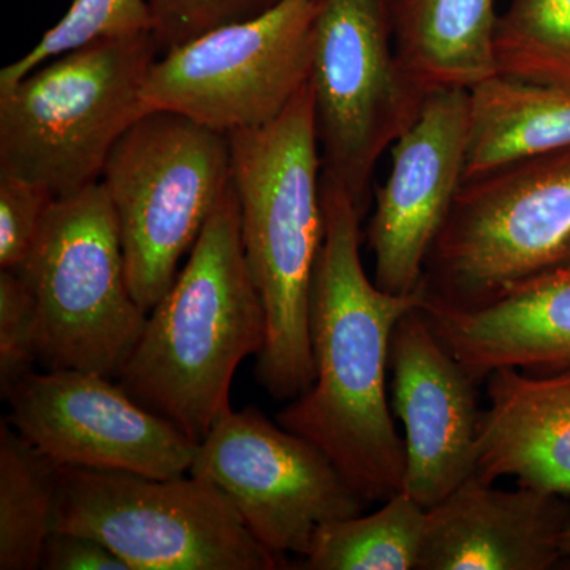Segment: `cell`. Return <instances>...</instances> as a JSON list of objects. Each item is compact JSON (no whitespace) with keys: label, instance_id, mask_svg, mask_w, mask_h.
Returning <instances> with one entry per match:
<instances>
[{"label":"cell","instance_id":"obj_1","mask_svg":"<svg viewBox=\"0 0 570 570\" xmlns=\"http://www.w3.org/2000/svg\"><path fill=\"white\" fill-rule=\"evenodd\" d=\"M325 235L309 296L314 382L277 423L324 450L367 504L403 490L404 439L389 406L390 346L397 322L423 291L396 295L370 279L360 257L362 213L346 187L322 171Z\"/></svg>","mask_w":570,"mask_h":570},{"label":"cell","instance_id":"obj_2","mask_svg":"<svg viewBox=\"0 0 570 570\" xmlns=\"http://www.w3.org/2000/svg\"><path fill=\"white\" fill-rule=\"evenodd\" d=\"M228 141L246 262L266 313L255 376L269 396L292 401L316 374L309 296L325 235L309 82L275 121L228 134Z\"/></svg>","mask_w":570,"mask_h":570},{"label":"cell","instance_id":"obj_3","mask_svg":"<svg viewBox=\"0 0 570 570\" xmlns=\"http://www.w3.org/2000/svg\"><path fill=\"white\" fill-rule=\"evenodd\" d=\"M265 341V306L247 266L230 183L118 377L138 403L200 442L232 409L239 363L261 354Z\"/></svg>","mask_w":570,"mask_h":570},{"label":"cell","instance_id":"obj_4","mask_svg":"<svg viewBox=\"0 0 570 570\" xmlns=\"http://www.w3.org/2000/svg\"><path fill=\"white\" fill-rule=\"evenodd\" d=\"M159 56L154 32L100 40L0 91V175L55 198L99 183L115 142L146 115L142 86Z\"/></svg>","mask_w":570,"mask_h":570},{"label":"cell","instance_id":"obj_5","mask_svg":"<svg viewBox=\"0 0 570 570\" xmlns=\"http://www.w3.org/2000/svg\"><path fill=\"white\" fill-rule=\"evenodd\" d=\"M14 269L36 305L41 365L118 376L148 314L130 291L102 183L55 198L28 257Z\"/></svg>","mask_w":570,"mask_h":570},{"label":"cell","instance_id":"obj_6","mask_svg":"<svg viewBox=\"0 0 570 570\" xmlns=\"http://www.w3.org/2000/svg\"><path fill=\"white\" fill-rule=\"evenodd\" d=\"M100 183L118 223L130 291L149 314L232 183L228 135L179 112L148 111L115 142Z\"/></svg>","mask_w":570,"mask_h":570},{"label":"cell","instance_id":"obj_7","mask_svg":"<svg viewBox=\"0 0 570 570\" xmlns=\"http://www.w3.org/2000/svg\"><path fill=\"white\" fill-rule=\"evenodd\" d=\"M52 531L99 540L129 570H275L227 498L197 475L59 468Z\"/></svg>","mask_w":570,"mask_h":570},{"label":"cell","instance_id":"obj_8","mask_svg":"<svg viewBox=\"0 0 570 570\" xmlns=\"http://www.w3.org/2000/svg\"><path fill=\"white\" fill-rule=\"evenodd\" d=\"M568 266L570 148L464 181L428 255L422 291L444 305L478 306Z\"/></svg>","mask_w":570,"mask_h":570},{"label":"cell","instance_id":"obj_9","mask_svg":"<svg viewBox=\"0 0 570 570\" xmlns=\"http://www.w3.org/2000/svg\"><path fill=\"white\" fill-rule=\"evenodd\" d=\"M307 82L322 171L346 187L363 216L377 160L428 97L397 62L390 0H321Z\"/></svg>","mask_w":570,"mask_h":570},{"label":"cell","instance_id":"obj_10","mask_svg":"<svg viewBox=\"0 0 570 570\" xmlns=\"http://www.w3.org/2000/svg\"><path fill=\"white\" fill-rule=\"evenodd\" d=\"M321 0H277L159 56L142 86L145 111H174L220 134L275 121L309 80Z\"/></svg>","mask_w":570,"mask_h":570},{"label":"cell","instance_id":"obj_11","mask_svg":"<svg viewBox=\"0 0 570 570\" xmlns=\"http://www.w3.org/2000/svg\"><path fill=\"white\" fill-rule=\"evenodd\" d=\"M189 472L213 483L279 557L305 558L324 524L358 515L367 504L324 450L253 407L217 419Z\"/></svg>","mask_w":570,"mask_h":570},{"label":"cell","instance_id":"obj_12","mask_svg":"<svg viewBox=\"0 0 570 570\" xmlns=\"http://www.w3.org/2000/svg\"><path fill=\"white\" fill-rule=\"evenodd\" d=\"M3 400L10 425L59 468L153 479L178 478L193 468L198 442L104 374L32 371Z\"/></svg>","mask_w":570,"mask_h":570},{"label":"cell","instance_id":"obj_13","mask_svg":"<svg viewBox=\"0 0 570 570\" xmlns=\"http://www.w3.org/2000/svg\"><path fill=\"white\" fill-rule=\"evenodd\" d=\"M469 104L466 89L428 94L419 118L393 142L392 171L367 227L382 291L407 295L422 287L428 255L464 183Z\"/></svg>","mask_w":570,"mask_h":570},{"label":"cell","instance_id":"obj_14","mask_svg":"<svg viewBox=\"0 0 570 570\" xmlns=\"http://www.w3.org/2000/svg\"><path fill=\"white\" fill-rule=\"evenodd\" d=\"M390 367L406 449L401 491L430 509L475 474L480 379L439 340L422 306L397 322Z\"/></svg>","mask_w":570,"mask_h":570},{"label":"cell","instance_id":"obj_15","mask_svg":"<svg viewBox=\"0 0 570 570\" xmlns=\"http://www.w3.org/2000/svg\"><path fill=\"white\" fill-rule=\"evenodd\" d=\"M564 497L494 489L478 474L426 509L419 570H547L561 558Z\"/></svg>","mask_w":570,"mask_h":570},{"label":"cell","instance_id":"obj_16","mask_svg":"<svg viewBox=\"0 0 570 570\" xmlns=\"http://www.w3.org/2000/svg\"><path fill=\"white\" fill-rule=\"evenodd\" d=\"M439 340L479 379L493 371H570V266L512 285L478 306L444 305L423 294Z\"/></svg>","mask_w":570,"mask_h":570},{"label":"cell","instance_id":"obj_17","mask_svg":"<svg viewBox=\"0 0 570 570\" xmlns=\"http://www.w3.org/2000/svg\"><path fill=\"white\" fill-rule=\"evenodd\" d=\"M487 395L475 474L493 483L513 478L519 485L570 497V371L502 367L487 376Z\"/></svg>","mask_w":570,"mask_h":570},{"label":"cell","instance_id":"obj_18","mask_svg":"<svg viewBox=\"0 0 570 570\" xmlns=\"http://www.w3.org/2000/svg\"><path fill=\"white\" fill-rule=\"evenodd\" d=\"M397 62L426 94L498 75L494 0H390Z\"/></svg>","mask_w":570,"mask_h":570},{"label":"cell","instance_id":"obj_19","mask_svg":"<svg viewBox=\"0 0 570 570\" xmlns=\"http://www.w3.org/2000/svg\"><path fill=\"white\" fill-rule=\"evenodd\" d=\"M469 96L464 181L570 148V88L494 75Z\"/></svg>","mask_w":570,"mask_h":570},{"label":"cell","instance_id":"obj_20","mask_svg":"<svg viewBox=\"0 0 570 570\" xmlns=\"http://www.w3.org/2000/svg\"><path fill=\"white\" fill-rule=\"evenodd\" d=\"M59 466L21 436L0 425V570L40 569L52 532Z\"/></svg>","mask_w":570,"mask_h":570},{"label":"cell","instance_id":"obj_21","mask_svg":"<svg viewBox=\"0 0 570 570\" xmlns=\"http://www.w3.org/2000/svg\"><path fill=\"white\" fill-rule=\"evenodd\" d=\"M426 509L404 491L370 515L326 523L305 557L313 570H419Z\"/></svg>","mask_w":570,"mask_h":570},{"label":"cell","instance_id":"obj_22","mask_svg":"<svg viewBox=\"0 0 570 570\" xmlns=\"http://www.w3.org/2000/svg\"><path fill=\"white\" fill-rule=\"evenodd\" d=\"M494 58L502 77L570 88V0H510Z\"/></svg>","mask_w":570,"mask_h":570},{"label":"cell","instance_id":"obj_23","mask_svg":"<svg viewBox=\"0 0 570 570\" xmlns=\"http://www.w3.org/2000/svg\"><path fill=\"white\" fill-rule=\"evenodd\" d=\"M154 32L146 0H73L61 21L31 51L0 70V91L11 88L45 62L108 39Z\"/></svg>","mask_w":570,"mask_h":570},{"label":"cell","instance_id":"obj_24","mask_svg":"<svg viewBox=\"0 0 570 570\" xmlns=\"http://www.w3.org/2000/svg\"><path fill=\"white\" fill-rule=\"evenodd\" d=\"M37 355L36 305L17 269H0V390L2 396L32 373Z\"/></svg>","mask_w":570,"mask_h":570},{"label":"cell","instance_id":"obj_25","mask_svg":"<svg viewBox=\"0 0 570 570\" xmlns=\"http://www.w3.org/2000/svg\"><path fill=\"white\" fill-rule=\"evenodd\" d=\"M160 56L230 22L264 13L277 0H146Z\"/></svg>","mask_w":570,"mask_h":570},{"label":"cell","instance_id":"obj_26","mask_svg":"<svg viewBox=\"0 0 570 570\" xmlns=\"http://www.w3.org/2000/svg\"><path fill=\"white\" fill-rule=\"evenodd\" d=\"M52 200L39 184L0 175V269L26 261Z\"/></svg>","mask_w":570,"mask_h":570},{"label":"cell","instance_id":"obj_27","mask_svg":"<svg viewBox=\"0 0 570 570\" xmlns=\"http://www.w3.org/2000/svg\"><path fill=\"white\" fill-rule=\"evenodd\" d=\"M45 570H129L108 547L89 535L52 531L41 550Z\"/></svg>","mask_w":570,"mask_h":570},{"label":"cell","instance_id":"obj_28","mask_svg":"<svg viewBox=\"0 0 570 570\" xmlns=\"http://www.w3.org/2000/svg\"><path fill=\"white\" fill-rule=\"evenodd\" d=\"M561 549L562 554L570 558V517L568 523H566L564 532H562Z\"/></svg>","mask_w":570,"mask_h":570}]
</instances>
